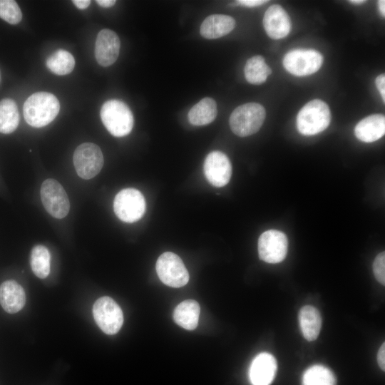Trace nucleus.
Instances as JSON below:
<instances>
[{"instance_id": "11", "label": "nucleus", "mask_w": 385, "mask_h": 385, "mask_svg": "<svg viewBox=\"0 0 385 385\" xmlns=\"http://www.w3.org/2000/svg\"><path fill=\"white\" fill-rule=\"evenodd\" d=\"M288 242L285 234L276 230L264 232L258 240L260 259L265 262H281L287 252Z\"/></svg>"}, {"instance_id": "26", "label": "nucleus", "mask_w": 385, "mask_h": 385, "mask_svg": "<svg viewBox=\"0 0 385 385\" xmlns=\"http://www.w3.org/2000/svg\"><path fill=\"white\" fill-rule=\"evenodd\" d=\"M302 385H336V378L328 368L314 365L304 373Z\"/></svg>"}, {"instance_id": "22", "label": "nucleus", "mask_w": 385, "mask_h": 385, "mask_svg": "<svg viewBox=\"0 0 385 385\" xmlns=\"http://www.w3.org/2000/svg\"><path fill=\"white\" fill-rule=\"evenodd\" d=\"M20 116L16 102L11 98L0 101V133L9 134L19 125Z\"/></svg>"}, {"instance_id": "10", "label": "nucleus", "mask_w": 385, "mask_h": 385, "mask_svg": "<svg viewBox=\"0 0 385 385\" xmlns=\"http://www.w3.org/2000/svg\"><path fill=\"white\" fill-rule=\"evenodd\" d=\"M41 199L46 210L53 217L62 219L68 215L70 210L68 197L57 180L50 178L43 182Z\"/></svg>"}, {"instance_id": "14", "label": "nucleus", "mask_w": 385, "mask_h": 385, "mask_svg": "<svg viewBox=\"0 0 385 385\" xmlns=\"http://www.w3.org/2000/svg\"><path fill=\"white\" fill-rule=\"evenodd\" d=\"M263 26L272 39L287 36L291 30V21L287 11L279 4L270 6L265 13Z\"/></svg>"}, {"instance_id": "12", "label": "nucleus", "mask_w": 385, "mask_h": 385, "mask_svg": "<svg viewBox=\"0 0 385 385\" xmlns=\"http://www.w3.org/2000/svg\"><path fill=\"white\" fill-rule=\"evenodd\" d=\"M203 171L212 185L220 188L229 183L232 175V165L224 153L215 150L206 156Z\"/></svg>"}, {"instance_id": "32", "label": "nucleus", "mask_w": 385, "mask_h": 385, "mask_svg": "<svg viewBox=\"0 0 385 385\" xmlns=\"http://www.w3.org/2000/svg\"><path fill=\"white\" fill-rule=\"evenodd\" d=\"M72 3L79 9H85L91 4L90 0H73Z\"/></svg>"}, {"instance_id": "20", "label": "nucleus", "mask_w": 385, "mask_h": 385, "mask_svg": "<svg viewBox=\"0 0 385 385\" xmlns=\"http://www.w3.org/2000/svg\"><path fill=\"white\" fill-rule=\"evenodd\" d=\"M217 114L215 101L209 97L200 100L188 112L189 122L195 126L205 125L212 123Z\"/></svg>"}, {"instance_id": "16", "label": "nucleus", "mask_w": 385, "mask_h": 385, "mask_svg": "<svg viewBox=\"0 0 385 385\" xmlns=\"http://www.w3.org/2000/svg\"><path fill=\"white\" fill-rule=\"evenodd\" d=\"M26 304L24 288L17 282L10 279L0 285V304L9 314L19 312Z\"/></svg>"}, {"instance_id": "27", "label": "nucleus", "mask_w": 385, "mask_h": 385, "mask_svg": "<svg viewBox=\"0 0 385 385\" xmlns=\"http://www.w3.org/2000/svg\"><path fill=\"white\" fill-rule=\"evenodd\" d=\"M0 18L10 24L21 21L22 13L16 1L0 0Z\"/></svg>"}, {"instance_id": "2", "label": "nucleus", "mask_w": 385, "mask_h": 385, "mask_svg": "<svg viewBox=\"0 0 385 385\" xmlns=\"http://www.w3.org/2000/svg\"><path fill=\"white\" fill-rule=\"evenodd\" d=\"M296 125L304 135H313L324 130L331 121L328 105L322 100L314 99L305 104L299 111Z\"/></svg>"}, {"instance_id": "21", "label": "nucleus", "mask_w": 385, "mask_h": 385, "mask_svg": "<svg viewBox=\"0 0 385 385\" xmlns=\"http://www.w3.org/2000/svg\"><path fill=\"white\" fill-rule=\"evenodd\" d=\"M200 305L192 299L180 302L174 309L173 319L177 324L188 330L195 329L198 324Z\"/></svg>"}, {"instance_id": "5", "label": "nucleus", "mask_w": 385, "mask_h": 385, "mask_svg": "<svg viewBox=\"0 0 385 385\" xmlns=\"http://www.w3.org/2000/svg\"><path fill=\"white\" fill-rule=\"evenodd\" d=\"M146 202L143 194L135 188H125L115 195L113 210L116 216L125 222H135L144 215Z\"/></svg>"}, {"instance_id": "1", "label": "nucleus", "mask_w": 385, "mask_h": 385, "mask_svg": "<svg viewBox=\"0 0 385 385\" xmlns=\"http://www.w3.org/2000/svg\"><path fill=\"white\" fill-rule=\"evenodd\" d=\"M58 98L48 92L31 95L24 104V116L26 123L34 128H41L52 122L58 114Z\"/></svg>"}, {"instance_id": "31", "label": "nucleus", "mask_w": 385, "mask_h": 385, "mask_svg": "<svg viewBox=\"0 0 385 385\" xmlns=\"http://www.w3.org/2000/svg\"><path fill=\"white\" fill-rule=\"evenodd\" d=\"M385 344L383 343L380 346L378 353H377V362L383 371L385 369V362H384V354H385Z\"/></svg>"}, {"instance_id": "13", "label": "nucleus", "mask_w": 385, "mask_h": 385, "mask_svg": "<svg viewBox=\"0 0 385 385\" xmlns=\"http://www.w3.org/2000/svg\"><path fill=\"white\" fill-rule=\"evenodd\" d=\"M120 41L112 30L105 29L97 35L95 43V57L98 63L103 67L113 64L120 51Z\"/></svg>"}, {"instance_id": "23", "label": "nucleus", "mask_w": 385, "mask_h": 385, "mask_svg": "<svg viewBox=\"0 0 385 385\" xmlns=\"http://www.w3.org/2000/svg\"><path fill=\"white\" fill-rule=\"evenodd\" d=\"M272 73V69L261 56L249 58L244 68V74L247 82L259 85L263 83Z\"/></svg>"}, {"instance_id": "19", "label": "nucleus", "mask_w": 385, "mask_h": 385, "mask_svg": "<svg viewBox=\"0 0 385 385\" xmlns=\"http://www.w3.org/2000/svg\"><path fill=\"white\" fill-rule=\"evenodd\" d=\"M299 322L304 337L308 341L315 340L321 330L322 317L317 308L306 305L299 312Z\"/></svg>"}, {"instance_id": "33", "label": "nucleus", "mask_w": 385, "mask_h": 385, "mask_svg": "<svg viewBox=\"0 0 385 385\" xmlns=\"http://www.w3.org/2000/svg\"><path fill=\"white\" fill-rule=\"evenodd\" d=\"M96 2L103 8H109L113 6L115 3L116 1L115 0H97Z\"/></svg>"}, {"instance_id": "36", "label": "nucleus", "mask_w": 385, "mask_h": 385, "mask_svg": "<svg viewBox=\"0 0 385 385\" xmlns=\"http://www.w3.org/2000/svg\"><path fill=\"white\" fill-rule=\"evenodd\" d=\"M0 81H1V73H0Z\"/></svg>"}, {"instance_id": "9", "label": "nucleus", "mask_w": 385, "mask_h": 385, "mask_svg": "<svg viewBox=\"0 0 385 385\" xmlns=\"http://www.w3.org/2000/svg\"><path fill=\"white\" fill-rule=\"evenodd\" d=\"M160 279L171 287H181L189 280L188 272L179 256L171 252L163 253L156 262Z\"/></svg>"}, {"instance_id": "25", "label": "nucleus", "mask_w": 385, "mask_h": 385, "mask_svg": "<svg viewBox=\"0 0 385 385\" xmlns=\"http://www.w3.org/2000/svg\"><path fill=\"white\" fill-rule=\"evenodd\" d=\"M51 255L46 247L37 245L30 255V265L34 274L40 279L46 278L50 272Z\"/></svg>"}, {"instance_id": "7", "label": "nucleus", "mask_w": 385, "mask_h": 385, "mask_svg": "<svg viewBox=\"0 0 385 385\" xmlns=\"http://www.w3.org/2000/svg\"><path fill=\"white\" fill-rule=\"evenodd\" d=\"M73 161L78 175L89 180L100 173L104 160L99 146L93 143H84L76 148Z\"/></svg>"}, {"instance_id": "35", "label": "nucleus", "mask_w": 385, "mask_h": 385, "mask_svg": "<svg viewBox=\"0 0 385 385\" xmlns=\"http://www.w3.org/2000/svg\"><path fill=\"white\" fill-rule=\"evenodd\" d=\"M349 2L351 3V4H353L359 5V4H364V2H366V1H364V0H350V1H349Z\"/></svg>"}, {"instance_id": "6", "label": "nucleus", "mask_w": 385, "mask_h": 385, "mask_svg": "<svg viewBox=\"0 0 385 385\" xmlns=\"http://www.w3.org/2000/svg\"><path fill=\"white\" fill-rule=\"evenodd\" d=\"M93 315L98 327L106 334L118 333L123 323L121 308L110 297L104 296L95 302Z\"/></svg>"}, {"instance_id": "4", "label": "nucleus", "mask_w": 385, "mask_h": 385, "mask_svg": "<svg viewBox=\"0 0 385 385\" xmlns=\"http://www.w3.org/2000/svg\"><path fill=\"white\" fill-rule=\"evenodd\" d=\"M266 116L265 108L257 103H248L237 107L231 113L229 123L232 131L240 137L257 133Z\"/></svg>"}, {"instance_id": "30", "label": "nucleus", "mask_w": 385, "mask_h": 385, "mask_svg": "<svg viewBox=\"0 0 385 385\" xmlns=\"http://www.w3.org/2000/svg\"><path fill=\"white\" fill-rule=\"evenodd\" d=\"M267 1L264 0H239L237 4L242 5L247 7H255L267 3Z\"/></svg>"}, {"instance_id": "24", "label": "nucleus", "mask_w": 385, "mask_h": 385, "mask_svg": "<svg viewBox=\"0 0 385 385\" xmlns=\"http://www.w3.org/2000/svg\"><path fill=\"white\" fill-rule=\"evenodd\" d=\"M47 68L56 75L70 73L75 66V59L73 55L64 49L54 51L46 60Z\"/></svg>"}, {"instance_id": "28", "label": "nucleus", "mask_w": 385, "mask_h": 385, "mask_svg": "<svg viewBox=\"0 0 385 385\" xmlns=\"http://www.w3.org/2000/svg\"><path fill=\"white\" fill-rule=\"evenodd\" d=\"M373 272L376 280L384 285L385 284V252H380L373 262Z\"/></svg>"}, {"instance_id": "18", "label": "nucleus", "mask_w": 385, "mask_h": 385, "mask_svg": "<svg viewBox=\"0 0 385 385\" xmlns=\"http://www.w3.org/2000/svg\"><path fill=\"white\" fill-rule=\"evenodd\" d=\"M235 27V21L232 16L225 14H212L202 21L200 33L205 38L215 39L228 34Z\"/></svg>"}, {"instance_id": "15", "label": "nucleus", "mask_w": 385, "mask_h": 385, "mask_svg": "<svg viewBox=\"0 0 385 385\" xmlns=\"http://www.w3.org/2000/svg\"><path fill=\"white\" fill-rule=\"evenodd\" d=\"M277 364L273 355L263 352L252 360L249 377L252 385H270L274 379Z\"/></svg>"}, {"instance_id": "8", "label": "nucleus", "mask_w": 385, "mask_h": 385, "mask_svg": "<svg viewBox=\"0 0 385 385\" xmlns=\"http://www.w3.org/2000/svg\"><path fill=\"white\" fill-rule=\"evenodd\" d=\"M323 63V56L313 49H293L283 58L284 68L291 74L305 76L316 73Z\"/></svg>"}, {"instance_id": "3", "label": "nucleus", "mask_w": 385, "mask_h": 385, "mask_svg": "<svg viewBox=\"0 0 385 385\" xmlns=\"http://www.w3.org/2000/svg\"><path fill=\"white\" fill-rule=\"evenodd\" d=\"M100 115L104 126L113 136H125L132 130L133 115L122 101L111 99L106 101L101 108Z\"/></svg>"}, {"instance_id": "29", "label": "nucleus", "mask_w": 385, "mask_h": 385, "mask_svg": "<svg viewBox=\"0 0 385 385\" xmlns=\"http://www.w3.org/2000/svg\"><path fill=\"white\" fill-rule=\"evenodd\" d=\"M375 84L380 92L383 102H385V75L382 73L378 76L375 79Z\"/></svg>"}, {"instance_id": "17", "label": "nucleus", "mask_w": 385, "mask_h": 385, "mask_svg": "<svg viewBox=\"0 0 385 385\" xmlns=\"http://www.w3.org/2000/svg\"><path fill=\"white\" fill-rule=\"evenodd\" d=\"M384 133L385 117L382 114H374L363 118L354 128L356 137L365 143L378 140Z\"/></svg>"}, {"instance_id": "34", "label": "nucleus", "mask_w": 385, "mask_h": 385, "mask_svg": "<svg viewBox=\"0 0 385 385\" xmlns=\"http://www.w3.org/2000/svg\"><path fill=\"white\" fill-rule=\"evenodd\" d=\"M378 6L379 9V11L383 17L385 16V1L384 0H379L378 1Z\"/></svg>"}]
</instances>
